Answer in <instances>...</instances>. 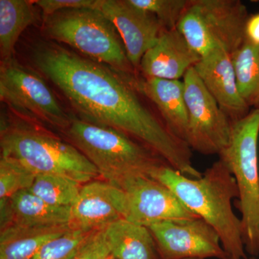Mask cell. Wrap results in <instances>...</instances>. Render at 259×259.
<instances>
[{
  "label": "cell",
  "mask_w": 259,
  "mask_h": 259,
  "mask_svg": "<svg viewBox=\"0 0 259 259\" xmlns=\"http://www.w3.org/2000/svg\"><path fill=\"white\" fill-rule=\"evenodd\" d=\"M1 156L15 158L36 174L61 175L86 184L100 180L93 163L69 142L24 119L2 118Z\"/></svg>",
  "instance_id": "obj_3"
},
{
  "label": "cell",
  "mask_w": 259,
  "mask_h": 259,
  "mask_svg": "<svg viewBox=\"0 0 259 259\" xmlns=\"http://www.w3.org/2000/svg\"><path fill=\"white\" fill-rule=\"evenodd\" d=\"M248 18L240 0H190L177 29L200 57L216 48L232 56L245 41Z\"/></svg>",
  "instance_id": "obj_7"
},
{
  "label": "cell",
  "mask_w": 259,
  "mask_h": 259,
  "mask_svg": "<svg viewBox=\"0 0 259 259\" xmlns=\"http://www.w3.org/2000/svg\"><path fill=\"white\" fill-rule=\"evenodd\" d=\"M92 233L70 228L64 234L42 245L32 259H72L80 245Z\"/></svg>",
  "instance_id": "obj_25"
},
{
  "label": "cell",
  "mask_w": 259,
  "mask_h": 259,
  "mask_svg": "<svg viewBox=\"0 0 259 259\" xmlns=\"http://www.w3.org/2000/svg\"><path fill=\"white\" fill-rule=\"evenodd\" d=\"M130 81L141 95L156 107L160 117L172 134L186 142L188 111L183 81L142 76H133Z\"/></svg>",
  "instance_id": "obj_16"
},
{
  "label": "cell",
  "mask_w": 259,
  "mask_h": 259,
  "mask_svg": "<svg viewBox=\"0 0 259 259\" xmlns=\"http://www.w3.org/2000/svg\"><path fill=\"white\" fill-rule=\"evenodd\" d=\"M223 259H236V258H232V257L228 256V255H227L226 258H223ZM243 259H258V258H257L256 257L251 256V257H250V258H243Z\"/></svg>",
  "instance_id": "obj_29"
},
{
  "label": "cell",
  "mask_w": 259,
  "mask_h": 259,
  "mask_svg": "<svg viewBox=\"0 0 259 259\" xmlns=\"http://www.w3.org/2000/svg\"><path fill=\"white\" fill-rule=\"evenodd\" d=\"M245 38L259 46V13L250 15L245 28Z\"/></svg>",
  "instance_id": "obj_28"
},
{
  "label": "cell",
  "mask_w": 259,
  "mask_h": 259,
  "mask_svg": "<svg viewBox=\"0 0 259 259\" xmlns=\"http://www.w3.org/2000/svg\"><path fill=\"white\" fill-rule=\"evenodd\" d=\"M200 59L178 29H163L142 58L139 72L146 78L180 80Z\"/></svg>",
  "instance_id": "obj_14"
},
{
  "label": "cell",
  "mask_w": 259,
  "mask_h": 259,
  "mask_svg": "<svg viewBox=\"0 0 259 259\" xmlns=\"http://www.w3.org/2000/svg\"><path fill=\"white\" fill-rule=\"evenodd\" d=\"M117 188L122 219L148 227L171 219L198 218L166 185L150 175L131 176L112 185Z\"/></svg>",
  "instance_id": "obj_10"
},
{
  "label": "cell",
  "mask_w": 259,
  "mask_h": 259,
  "mask_svg": "<svg viewBox=\"0 0 259 259\" xmlns=\"http://www.w3.org/2000/svg\"><path fill=\"white\" fill-rule=\"evenodd\" d=\"M148 228L161 259H223L227 256L219 235L202 218L166 220Z\"/></svg>",
  "instance_id": "obj_11"
},
{
  "label": "cell",
  "mask_w": 259,
  "mask_h": 259,
  "mask_svg": "<svg viewBox=\"0 0 259 259\" xmlns=\"http://www.w3.org/2000/svg\"><path fill=\"white\" fill-rule=\"evenodd\" d=\"M151 177L215 230L228 256L246 258L241 221L232 207V201L238 197V187L224 162H214L199 178L185 176L168 164L159 167Z\"/></svg>",
  "instance_id": "obj_2"
},
{
  "label": "cell",
  "mask_w": 259,
  "mask_h": 259,
  "mask_svg": "<svg viewBox=\"0 0 259 259\" xmlns=\"http://www.w3.org/2000/svg\"><path fill=\"white\" fill-rule=\"evenodd\" d=\"M232 60L240 95L250 108L259 109V46L245 38Z\"/></svg>",
  "instance_id": "obj_21"
},
{
  "label": "cell",
  "mask_w": 259,
  "mask_h": 259,
  "mask_svg": "<svg viewBox=\"0 0 259 259\" xmlns=\"http://www.w3.org/2000/svg\"><path fill=\"white\" fill-rule=\"evenodd\" d=\"M182 81L188 111L186 143L192 151L219 156L231 143L233 122L207 91L194 67Z\"/></svg>",
  "instance_id": "obj_9"
},
{
  "label": "cell",
  "mask_w": 259,
  "mask_h": 259,
  "mask_svg": "<svg viewBox=\"0 0 259 259\" xmlns=\"http://www.w3.org/2000/svg\"><path fill=\"white\" fill-rule=\"evenodd\" d=\"M34 4L41 9L44 17L68 9H98L100 0H37Z\"/></svg>",
  "instance_id": "obj_27"
},
{
  "label": "cell",
  "mask_w": 259,
  "mask_h": 259,
  "mask_svg": "<svg viewBox=\"0 0 259 259\" xmlns=\"http://www.w3.org/2000/svg\"><path fill=\"white\" fill-rule=\"evenodd\" d=\"M117 29L136 73L145 54L157 42L163 26L155 15L129 0H100L98 9Z\"/></svg>",
  "instance_id": "obj_12"
},
{
  "label": "cell",
  "mask_w": 259,
  "mask_h": 259,
  "mask_svg": "<svg viewBox=\"0 0 259 259\" xmlns=\"http://www.w3.org/2000/svg\"><path fill=\"white\" fill-rule=\"evenodd\" d=\"M207 91L232 122L241 120L249 113L238 91L232 56L222 48H216L201 57L194 66Z\"/></svg>",
  "instance_id": "obj_13"
},
{
  "label": "cell",
  "mask_w": 259,
  "mask_h": 259,
  "mask_svg": "<svg viewBox=\"0 0 259 259\" xmlns=\"http://www.w3.org/2000/svg\"><path fill=\"white\" fill-rule=\"evenodd\" d=\"M83 185L61 175L37 174L28 190L51 205L71 207L79 197Z\"/></svg>",
  "instance_id": "obj_22"
},
{
  "label": "cell",
  "mask_w": 259,
  "mask_h": 259,
  "mask_svg": "<svg viewBox=\"0 0 259 259\" xmlns=\"http://www.w3.org/2000/svg\"><path fill=\"white\" fill-rule=\"evenodd\" d=\"M42 32L53 42L74 48L120 74L138 76L117 29L100 10H61L44 17Z\"/></svg>",
  "instance_id": "obj_5"
},
{
  "label": "cell",
  "mask_w": 259,
  "mask_h": 259,
  "mask_svg": "<svg viewBox=\"0 0 259 259\" xmlns=\"http://www.w3.org/2000/svg\"><path fill=\"white\" fill-rule=\"evenodd\" d=\"M11 224L24 226L69 225L71 207H56L44 202L28 190L9 197ZM8 228V227H7Z\"/></svg>",
  "instance_id": "obj_19"
},
{
  "label": "cell",
  "mask_w": 259,
  "mask_h": 259,
  "mask_svg": "<svg viewBox=\"0 0 259 259\" xmlns=\"http://www.w3.org/2000/svg\"><path fill=\"white\" fill-rule=\"evenodd\" d=\"M187 259H202V258H187Z\"/></svg>",
  "instance_id": "obj_31"
},
{
  "label": "cell",
  "mask_w": 259,
  "mask_h": 259,
  "mask_svg": "<svg viewBox=\"0 0 259 259\" xmlns=\"http://www.w3.org/2000/svg\"><path fill=\"white\" fill-rule=\"evenodd\" d=\"M258 137L259 109H253L233 122L231 143L219 155L236 181L245 250L253 257L259 255Z\"/></svg>",
  "instance_id": "obj_6"
},
{
  "label": "cell",
  "mask_w": 259,
  "mask_h": 259,
  "mask_svg": "<svg viewBox=\"0 0 259 259\" xmlns=\"http://www.w3.org/2000/svg\"><path fill=\"white\" fill-rule=\"evenodd\" d=\"M69 229V225L8 226L0 231V259H32L42 245Z\"/></svg>",
  "instance_id": "obj_18"
},
{
  "label": "cell",
  "mask_w": 259,
  "mask_h": 259,
  "mask_svg": "<svg viewBox=\"0 0 259 259\" xmlns=\"http://www.w3.org/2000/svg\"><path fill=\"white\" fill-rule=\"evenodd\" d=\"M131 4L157 18L163 28H177L190 0H129Z\"/></svg>",
  "instance_id": "obj_24"
},
{
  "label": "cell",
  "mask_w": 259,
  "mask_h": 259,
  "mask_svg": "<svg viewBox=\"0 0 259 259\" xmlns=\"http://www.w3.org/2000/svg\"><path fill=\"white\" fill-rule=\"evenodd\" d=\"M37 174L15 158H0V199L32 187Z\"/></svg>",
  "instance_id": "obj_23"
},
{
  "label": "cell",
  "mask_w": 259,
  "mask_h": 259,
  "mask_svg": "<svg viewBox=\"0 0 259 259\" xmlns=\"http://www.w3.org/2000/svg\"><path fill=\"white\" fill-rule=\"evenodd\" d=\"M111 254L105 229L92 233L80 245L72 259H105Z\"/></svg>",
  "instance_id": "obj_26"
},
{
  "label": "cell",
  "mask_w": 259,
  "mask_h": 259,
  "mask_svg": "<svg viewBox=\"0 0 259 259\" xmlns=\"http://www.w3.org/2000/svg\"><path fill=\"white\" fill-rule=\"evenodd\" d=\"M0 99L24 120L37 125L62 133L71 125L72 117L65 111L42 76L15 58L1 61Z\"/></svg>",
  "instance_id": "obj_8"
},
{
  "label": "cell",
  "mask_w": 259,
  "mask_h": 259,
  "mask_svg": "<svg viewBox=\"0 0 259 259\" xmlns=\"http://www.w3.org/2000/svg\"><path fill=\"white\" fill-rule=\"evenodd\" d=\"M63 134L95 166L100 179L110 185L131 176H151L159 167L168 164L120 131L79 117H72L71 125Z\"/></svg>",
  "instance_id": "obj_4"
},
{
  "label": "cell",
  "mask_w": 259,
  "mask_h": 259,
  "mask_svg": "<svg viewBox=\"0 0 259 259\" xmlns=\"http://www.w3.org/2000/svg\"><path fill=\"white\" fill-rule=\"evenodd\" d=\"M33 1L0 0V55L1 61L14 58L19 37L37 21V12Z\"/></svg>",
  "instance_id": "obj_20"
},
{
  "label": "cell",
  "mask_w": 259,
  "mask_h": 259,
  "mask_svg": "<svg viewBox=\"0 0 259 259\" xmlns=\"http://www.w3.org/2000/svg\"><path fill=\"white\" fill-rule=\"evenodd\" d=\"M105 259H117L116 258L115 256H113L112 254H110L108 255V256Z\"/></svg>",
  "instance_id": "obj_30"
},
{
  "label": "cell",
  "mask_w": 259,
  "mask_h": 259,
  "mask_svg": "<svg viewBox=\"0 0 259 259\" xmlns=\"http://www.w3.org/2000/svg\"><path fill=\"white\" fill-rule=\"evenodd\" d=\"M111 254L117 259H161L148 227L120 219L105 229Z\"/></svg>",
  "instance_id": "obj_17"
},
{
  "label": "cell",
  "mask_w": 259,
  "mask_h": 259,
  "mask_svg": "<svg viewBox=\"0 0 259 259\" xmlns=\"http://www.w3.org/2000/svg\"><path fill=\"white\" fill-rule=\"evenodd\" d=\"M32 60L37 71L60 90L80 119L120 131L185 176H202L194 166L192 149L145 105L130 81L132 76L54 42L36 44Z\"/></svg>",
  "instance_id": "obj_1"
},
{
  "label": "cell",
  "mask_w": 259,
  "mask_h": 259,
  "mask_svg": "<svg viewBox=\"0 0 259 259\" xmlns=\"http://www.w3.org/2000/svg\"><path fill=\"white\" fill-rule=\"evenodd\" d=\"M120 219L117 189L100 179L83 185L71 207L69 226L72 229L92 233L106 229Z\"/></svg>",
  "instance_id": "obj_15"
}]
</instances>
